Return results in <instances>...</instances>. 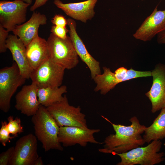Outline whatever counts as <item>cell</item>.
Masks as SVG:
<instances>
[{
  "label": "cell",
  "mask_w": 165,
  "mask_h": 165,
  "mask_svg": "<svg viewBox=\"0 0 165 165\" xmlns=\"http://www.w3.org/2000/svg\"><path fill=\"white\" fill-rule=\"evenodd\" d=\"M162 145L160 140H153L145 147L139 146L128 151L116 153L120 159L117 165H154L165 160V153L160 152Z\"/></svg>",
  "instance_id": "3957f363"
},
{
  "label": "cell",
  "mask_w": 165,
  "mask_h": 165,
  "mask_svg": "<svg viewBox=\"0 0 165 165\" xmlns=\"http://www.w3.org/2000/svg\"><path fill=\"white\" fill-rule=\"evenodd\" d=\"M47 41L50 59L65 69H72L77 65L79 57L69 36L63 39L51 33Z\"/></svg>",
  "instance_id": "8992f818"
},
{
  "label": "cell",
  "mask_w": 165,
  "mask_h": 165,
  "mask_svg": "<svg viewBox=\"0 0 165 165\" xmlns=\"http://www.w3.org/2000/svg\"><path fill=\"white\" fill-rule=\"evenodd\" d=\"M30 4L21 0L0 2V24L9 32L25 22Z\"/></svg>",
  "instance_id": "9c48e42d"
},
{
  "label": "cell",
  "mask_w": 165,
  "mask_h": 165,
  "mask_svg": "<svg viewBox=\"0 0 165 165\" xmlns=\"http://www.w3.org/2000/svg\"><path fill=\"white\" fill-rule=\"evenodd\" d=\"M20 74L19 68L14 62L9 67L0 70V109L5 113L9 111L11 98L18 87L26 80Z\"/></svg>",
  "instance_id": "52a82bcc"
},
{
  "label": "cell",
  "mask_w": 165,
  "mask_h": 165,
  "mask_svg": "<svg viewBox=\"0 0 165 165\" xmlns=\"http://www.w3.org/2000/svg\"><path fill=\"white\" fill-rule=\"evenodd\" d=\"M157 41L159 44L165 43V30L157 34Z\"/></svg>",
  "instance_id": "f1b7e54d"
},
{
  "label": "cell",
  "mask_w": 165,
  "mask_h": 165,
  "mask_svg": "<svg viewBox=\"0 0 165 165\" xmlns=\"http://www.w3.org/2000/svg\"><path fill=\"white\" fill-rule=\"evenodd\" d=\"M43 163L41 157H39L35 161L33 165H43Z\"/></svg>",
  "instance_id": "f546056e"
},
{
  "label": "cell",
  "mask_w": 165,
  "mask_h": 165,
  "mask_svg": "<svg viewBox=\"0 0 165 165\" xmlns=\"http://www.w3.org/2000/svg\"><path fill=\"white\" fill-rule=\"evenodd\" d=\"M46 108L60 127H77L88 128L86 115L81 112L80 106L70 105L65 94L61 101Z\"/></svg>",
  "instance_id": "277c9868"
},
{
  "label": "cell",
  "mask_w": 165,
  "mask_h": 165,
  "mask_svg": "<svg viewBox=\"0 0 165 165\" xmlns=\"http://www.w3.org/2000/svg\"><path fill=\"white\" fill-rule=\"evenodd\" d=\"M6 47L10 51L21 75L26 79L30 78L32 70L27 59L26 46L21 40L15 35H9L6 41Z\"/></svg>",
  "instance_id": "e0dca14e"
},
{
  "label": "cell",
  "mask_w": 165,
  "mask_h": 165,
  "mask_svg": "<svg viewBox=\"0 0 165 165\" xmlns=\"http://www.w3.org/2000/svg\"><path fill=\"white\" fill-rule=\"evenodd\" d=\"M38 87L32 82L23 86L16 95L15 108L28 116H32L38 110L40 104L37 96Z\"/></svg>",
  "instance_id": "2e32d148"
},
{
  "label": "cell",
  "mask_w": 165,
  "mask_h": 165,
  "mask_svg": "<svg viewBox=\"0 0 165 165\" xmlns=\"http://www.w3.org/2000/svg\"><path fill=\"white\" fill-rule=\"evenodd\" d=\"M100 130L84 129L77 127H60L58 134L59 142L63 146L67 147L79 144L85 147L88 143L96 144H103L104 142L97 141L94 134L99 132Z\"/></svg>",
  "instance_id": "8fae6325"
},
{
  "label": "cell",
  "mask_w": 165,
  "mask_h": 165,
  "mask_svg": "<svg viewBox=\"0 0 165 165\" xmlns=\"http://www.w3.org/2000/svg\"><path fill=\"white\" fill-rule=\"evenodd\" d=\"M143 138L145 142L162 140L165 138V107L162 108L152 123L145 129Z\"/></svg>",
  "instance_id": "ffe728a7"
},
{
  "label": "cell",
  "mask_w": 165,
  "mask_h": 165,
  "mask_svg": "<svg viewBox=\"0 0 165 165\" xmlns=\"http://www.w3.org/2000/svg\"><path fill=\"white\" fill-rule=\"evenodd\" d=\"M31 121L35 135L42 143L45 152L51 149L63 150L58 140L60 127L46 107L40 105L36 113L32 116Z\"/></svg>",
  "instance_id": "7a4b0ae2"
},
{
  "label": "cell",
  "mask_w": 165,
  "mask_h": 165,
  "mask_svg": "<svg viewBox=\"0 0 165 165\" xmlns=\"http://www.w3.org/2000/svg\"><path fill=\"white\" fill-rule=\"evenodd\" d=\"M98 1L86 0L80 2L64 3L60 0H54L53 3L71 18L85 23L94 16V8Z\"/></svg>",
  "instance_id": "9a60e30c"
},
{
  "label": "cell",
  "mask_w": 165,
  "mask_h": 165,
  "mask_svg": "<svg viewBox=\"0 0 165 165\" xmlns=\"http://www.w3.org/2000/svg\"><path fill=\"white\" fill-rule=\"evenodd\" d=\"M9 31L0 24V53H5L7 50L6 41L9 36Z\"/></svg>",
  "instance_id": "cb8c5ba5"
},
{
  "label": "cell",
  "mask_w": 165,
  "mask_h": 165,
  "mask_svg": "<svg viewBox=\"0 0 165 165\" xmlns=\"http://www.w3.org/2000/svg\"><path fill=\"white\" fill-rule=\"evenodd\" d=\"M165 30V10H158L156 6L133 35L136 39L144 42L151 40Z\"/></svg>",
  "instance_id": "4fadbf2b"
},
{
  "label": "cell",
  "mask_w": 165,
  "mask_h": 165,
  "mask_svg": "<svg viewBox=\"0 0 165 165\" xmlns=\"http://www.w3.org/2000/svg\"><path fill=\"white\" fill-rule=\"evenodd\" d=\"M49 0H35L33 5L30 8L31 11H34L37 9L45 5Z\"/></svg>",
  "instance_id": "83f0119b"
},
{
  "label": "cell",
  "mask_w": 165,
  "mask_h": 165,
  "mask_svg": "<svg viewBox=\"0 0 165 165\" xmlns=\"http://www.w3.org/2000/svg\"><path fill=\"white\" fill-rule=\"evenodd\" d=\"M24 2L31 5L32 2V0H21Z\"/></svg>",
  "instance_id": "4dcf8cb0"
},
{
  "label": "cell",
  "mask_w": 165,
  "mask_h": 165,
  "mask_svg": "<svg viewBox=\"0 0 165 165\" xmlns=\"http://www.w3.org/2000/svg\"><path fill=\"white\" fill-rule=\"evenodd\" d=\"M69 30L67 28L56 26L53 25L51 28V33L57 37L63 39H66L68 36L67 34Z\"/></svg>",
  "instance_id": "484cf974"
},
{
  "label": "cell",
  "mask_w": 165,
  "mask_h": 165,
  "mask_svg": "<svg viewBox=\"0 0 165 165\" xmlns=\"http://www.w3.org/2000/svg\"><path fill=\"white\" fill-rule=\"evenodd\" d=\"M141 0V1H144L146 0Z\"/></svg>",
  "instance_id": "1f68e13d"
},
{
  "label": "cell",
  "mask_w": 165,
  "mask_h": 165,
  "mask_svg": "<svg viewBox=\"0 0 165 165\" xmlns=\"http://www.w3.org/2000/svg\"></svg>",
  "instance_id": "d6a6232c"
},
{
  "label": "cell",
  "mask_w": 165,
  "mask_h": 165,
  "mask_svg": "<svg viewBox=\"0 0 165 165\" xmlns=\"http://www.w3.org/2000/svg\"><path fill=\"white\" fill-rule=\"evenodd\" d=\"M67 25L69 28V36L76 52L81 60L88 66L90 71L92 79L97 75L101 74L100 62L89 53L82 40L78 35L76 30L75 21L68 18Z\"/></svg>",
  "instance_id": "5bb4252c"
},
{
  "label": "cell",
  "mask_w": 165,
  "mask_h": 165,
  "mask_svg": "<svg viewBox=\"0 0 165 165\" xmlns=\"http://www.w3.org/2000/svg\"><path fill=\"white\" fill-rule=\"evenodd\" d=\"M151 74L152 85L145 95L152 104V112L155 113L165 107V65L158 64Z\"/></svg>",
  "instance_id": "7c38bea8"
},
{
  "label": "cell",
  "mask_w": 165,
  "mask_h": 165,
  "mask_svg": "<svg viewBox=\"0 0 165 165\" xmlns=\"http://www.w3.org/2000/svg\"><path fill=\"white\" fill-rule=\"evenodd\" d=\"M26 53L29 64L32 71L50 58L47 40L38 35L26 46Z\"/></svg>",
  "instance_id": "d6986e66"
},
{
  "label": "cell",
  "mask_w": 165,
  "mask_h": 165,
  "mask_svg": "<svg viewBox=\"0 0 165 165\" xmlns=\"http://www.w3.org/2000/svg\"><path fill=\"white\" fill-rule=\"evenodd\" d=\"M47 20V17L45 14L34 12L28 21L16 26L13 33L21 40L26 46L38 35L39 27L46 24Z\"/></svg>",
  "instance_id": "ac0fdd59"
},
{
  "label": "cell",
  "mask_w": 165,
  "mask_h": 165,
  "mask_svg": "<svg viewBox=\"0 0 165 165\" xmlns=\"http://www.w3.org/2000/svg\"><path fill=\"white\" fill-rule=\"evenodd\" d=\"M8 128L9 133L15 137L18 134L24 132L23 127L21 124V120L20 118L16 117L14 119L13 116H10L7 118Z\"/></svg>",
  "instance_id": "7402d4cb"
},
{
  "label": "cell",
  "mask_w": 165,
  "mask_h": 165,
  "mask_svg": "<svg viewBox=\"0 0 165 165\" xmlns=\"http://www.w3.org/2000/svg\"><path fill=\"white\" fill-rule=\"evenodd\" d=\"M103 72L97 75L93 79L96 86L95 92L100 91L105 95L113 89L119 83L134 79L151 76V72L135 70L131 68L127 69L124 67L117 69L115 72H112L109 68L103 67Z\"/></svg>",
  "instance_id": "5b68a950"
},
{
  "label": "cell",
  "mask_w": 165,
  "mask_h": 165,
  "mask_svg": "<svg viewBox=\"0 0 165 165\" xmlns=\"http://www.w3.org/2000/svg\"><path fill=\"white\" fill-rule=\"evenodd\" d=\"M1 127L0 129V142L4 146H6V144L10 142L11 140L15 137L11 136L8 128V124L6 121H2Z\"/></svg>",
  "instance_id": "603a6c76"
},
{
  "label": "cell",
  "mask_w": 165,
  "mask_h": 165,
  "mask_svg": "<svg viewBox=\"0 0 165 165\" xmlns=\"http://www.w3.org/2000/svg\"><path fill=\"white\" fill-rule=\"evenodd\" d=\"M37 150L35 135L30 133L22 137L16 143L9 165H33L39 157Z\"/></svg>",
  "instance_id": "30bf717a"
},
{
  "label": "cell",
  "mask_w": 165,
  "mask_h": 165,
  "mask_svg": "<svg viewBox=\"0 0 165 165\" xmlns=\"http://www.w3.org/2000/svg\"><path fill=\"white\" fill-rule=\"evenodd\" d=\"M51 22L53 25L66 27L67 24V20L63 16L56 14L53 17Z\"/></svg>",
  "instance_id": "4316f807"
},
{
  "label": "cell",
  "mask_w": 165,
  "mask_h": 165,
  "mask_svg": "<svg viewBox=\"0 0 165 165\" xmlns=\"http://www.w3.org/2000/svg\"><path fill=\"white\" fill-rule=\"evenodd\" d=\"M101 117L112 125L115 134H109L104 141V148H99V152L105 153H124L134 148L143 146L146 143L141 134L146 127L141 125L137 117L134 116L129 121L128 126L113 123L102 116Z\"/></svg>",
  "instance_id": "6da1fadb"
},
{
  "label": "cell",
  "mask_w": 165,
  "mask_h": 165,
  "mask_svg": "<svg viewBox=\"0 0 165 165\" xmlns=\"http://www.w3.org/2000/svg\"><path fill=\"white\" fill-rule=\"evenodd\" d=\"M65 69L50 58L33 70L30 78L38 88H57L61 86Z\"/></svg>",
  "instance_id": "ba28073f"
},
{
  "label": "cell",
  "mask_w": 165,
  "mask_h": 165,
  "mask_svg": "<svg viewBox=\"0 0 165 165\" xmlns=\"http://www.w3.org/2000/svg\"><path fill=\"white\" fill-rule=\"evenodd\" d=\"M14 147L9 148L6 151L2 152L0 154V165H8L13 156Z\"/></svg>",
  "instance_id": "d4e9b609"
},
{
  "label": "cell",
  "mask_w": 165,
  "mask_h": 165,
  "mask_svg": "<svg viewBox=\"0 0 165 165\" xmlns=\"http://www.w3.org/2000/svg\"><path fill=\"white\" fill-rule=\"evenodd\" d=\"M67 92V87L65 85L57 88H38L37 96L40 105L48 107L61 101L63 95Z\"/></svg>",
  "instance_id": "44dd1931"
}]
</instances>
